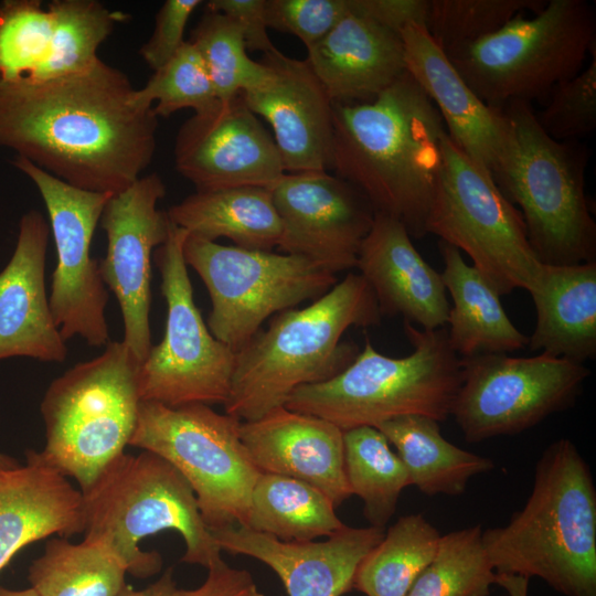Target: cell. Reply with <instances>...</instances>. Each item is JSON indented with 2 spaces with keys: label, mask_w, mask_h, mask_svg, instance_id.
I'll use <instances>...</instances> for the list:
<instances>
[{
  "label": "cell",
  "mask_w": 596,
  "mask_h": 596,
  "mask_svg": "<svg viewBox=\"0 0 596 596\" xmlns=\"http://www.w3.org/2000/svg\"><path fill=\"white\" fill-rule=\"evenodd\" d=\"M120 70L100 58L88 70L41 81H0V147L76 188L117 193L148 168L158 117L135 100Z\"/></svg>",
  "instance_id": "1"
},
{
  "label": "cell",
  "mask_w": 596,
  "mask_h": 596,
  "mask_svg": "<svg viewBox=\"0 0 596 596\" xmlns=\"http://www.w3.org/2000/svg\"><path fill=\"white\" fill-rule=\"evenodd\" d=\"M444 121L406 72L372 100L333 104L330 170L358 189L375 213L423 237L443 163Z\"/></svg>",
  "instance_id": "2"
},
{
  "label": "cell",
  "mask_w": 596,
  "mask_h": 596,
  "mask_svg": "<svg viewBox=\"0 0 596 596\" xmlns=\"http://www.w3.org/2000/svg\"><path fill=\"white\" fill-rule=\"evenodd\" d=\"M497 574L538 577L564 596H596V487L568 438L538 460L532 491L503 526L482 530Z\"/></svg>",
  "instance_id": "3"
},
{
  "label": "cell",
  "mask_w": 596,
  "mask_h": 596,
  "mask_svg": "<svg viewBox=\"0 0 596 596\" xmlns=\"http://www.w3.org/2000/svg\"><path fill=\"white\" fill-rule=\"evenodd\" d=\"M381 318L371 287L354 273L311 305L276 313L236 353L225 413L254 421L285 406L296 389L334 377L360 352L354 342L342 341L343 333L377 326Z\"/></svg>",
  "instance_id": "4"
},
{
  "label": "cell",
  "mask_w": 596,
  "mask_h": 596,
  "mask_svg": "<svg viewBox=\"0 0 596 596\" xmlns=\"http://www.w3.org/2000/svg\"><path fill=\"white\" fill-rule=\"evenodd\" d=\"M81 492L84 540L106 549L132 576L148 578L161 571L160 553L140 549L141 540L160 531L182 536L181 562L207 568L221 557L191 486L155 453L124 451Z\"/></svg>",
  "instance_id": "5"
},
{
  "label": "cell",
  "mask_w": 596,
  "mask_h": 596,
  "mask_svg": "<svg viewBox=\"0 0 596 596\" xmlns=\"http://www.w3.org/2000/svg\"><path fill=\"white\" fill-rule=\"evenodd\" d=\"M404 332L411 354L384 355L366 339L347 369L328 381L296 389L285 406L342 430L376 427L407 415L446 421L461 382L460 358L449 344L447 329L419 330L404 321Z\"/></svg>",
  "instance_id": "6"
},
{
  "label": "cell",
  "mask_w": 596,
  "mask_h": 596,
  "mask_svg": "<svg viewBox=\"0 0 596 596\" xmlns=\"http://www.w3.org/2000/svg\"><path fill=\"white\" fill-rule=\"evenodd\" d=\"M509 148L492 178L522 215L532 251L544 265L596 262V223L585 192L588 151L540 126L531 103L503 106Z\"/></svg>",
  "instance_id": "7"
},
{
  "label": "cell",
  "mask_w": 596,
  "mask_h": 596,
  "mask_svg": "<svg viewBox=\"0 0 596 596\" xmlns=\"http://www.w3.org/2000/svg\"><path fill=\"white\" fill-rule=\"evenodd\" d=\"M140 362L124 341L77 363L49 385L41 402V458L86 489L129 446L140 404Z\"/></svg>",
  "instance_id": "8"
},
{
  "label": "cell",
  "mask_w": 596,
  "mask_h": 596,
  "mask_svg": "<svg viewBox=\"0 0 596 596\" xmlns=\"http://www.w3.org/2000/svg\"><path fill=\"white\" fill-rule=\"evenodd\" d=\"M596 50V12L585 0H550L530 18L519 14L493 33L447 55L487 105L547 97L583 68Z\"/></svg>",
  "instance_id": "9"
},
{
  "label": "cell",
  "mask_w": 596,
  "mask_h": 596,
  "mask_svg": "<svg viewBox=\"0 0 596 596\" xmlns=\"http://www.w3.org/2000/svg\"><path fill=\"white\" fill-rule=\"evenodd\" d=\"M241 424L203 403L140 401L129 446L161 456L182 473L210 530L245 526L260 472L242 443Z\"/></svg>",
  "instance_id": "10"
},
{
  "label": "cell",
  "mask_w": 596,
  "mask_h": 596,
  "mask_svg": "<svg viewBox=\"0 0 596 596\" xmlns=\"http://www.w3.org/2000/svg\"><path fill=\"white\" fill-rule=\"evenodd\" d=\"M425 227L466 253L500 296L529 291L541 274L520 211L448 135Z\"/></svg>",
  "instance_id": "11"
},
{
  "label": "cell",
  "mask_w": 596,
  "mask_h": 596,
  "mask_svg": "<svg viewBox=\"0 0 596 596\" xmlns=\"http://www.w3.org/2000/svg\"><path fill=\"white\" fill-rule=\"evenodd\" d=\"M183 256L212 304L207 328L237 353L272 315L327 294L337 275L300 256L225 246L190 236Z\"/></svg>",
  "instance_id": "12"
},
{
  "label": "cell",
  "mask_w": 596,
  "mask_h": 596,
  "mask_svg": "<svg viewBox=\"0 0 596 596\" xmlns=\"http://www.w3.org/2000/svg\"><path fill=\"white\" fill-rule=\"evenodd\" d=\"M187 237L188 232L171 222L166 242L156 249L167 322L162 340L139 364V396L167 406L224 404L236 353L214 338L194 302L183 256Z\"/></svg>",
  "instance_id": "13"
},
{
  "label": "cell",
  "mask_w": 596,
  "mask_h": 596,
  "mask_svg": "<svg viewBox=\"0 0 596 596\" xmlns=\"http://www.w3.org/2000/svg\"><path fill=\"white\" fill-rule=\"evenodd\" d=\"M460 363L450 415L469 443L522 433L570 408L590 374L584 363L543 353L477 354Z\"/></svg>",
  "instance_id": "14"
},
{
  "label": "cell",
  "mask_w": 596,
  "mask_h": 596,
  "mask_svg": "<svg viewBox=\"0 0 596 596\" xmlns=\"http://www.w3.org/2000/svg\"><path fill=\"white\" fill-rule=\"evenodd\" d=\"M13 164L33 181L47 210L57 256L49 297L55 326L65 341L78 336L93 347L107 344L109 295L91 244L111 193L76 188L20 156Z\"/></svg>",
  "instance_id": "15"
},
{
  "label": "cell",
  "mask_w": 596,
  "mask_h": 596,
  "mask_svg": "<svg viewBox=\"0 0 596 596\" xmlns=\"http://www.w3.org/2000/svg\"><path fill=\"white\" fill-rule=\"evenodd\" d=\"M166 185L158 173L137 179L108 199L99 223L107 251L99 260L104 284L115 295L124 320V342L141 363L152 342L150 332L151 259L169 234L167 212L158 209Z\"/></svg>",
  "instance_id": "16"
},
{
  "label": "cell",
  "mask_w": 596,
  "mask_h": 596,
  "mask_svg": "<svg viewBox=\"0 0 596 596\" xmlns=\"http://www.w3.org/2000/svg\"><path fill=\"white\" fill-rule=\"evenodd\" d=\"M269 190L281 225V253L334 275L355 267L375 215L358 189L328 171H304L285 173Z\"/></svg>",
  "instance_id": "17"
},
{
  "label": "cell",
  "mask_w": 596,
  "mask_h": 596,
  "mask_svg": "<svg viewBox=\"0 0 596 596\" xmlns=\"http://www.w3.org/2000/svg\"><path fill=\"white\" fill-rule=\"evenodd\" d=\"M174 164L195 191L273 187L286 172L273 136L242 94L209 114L193 115L175 137Z\"/></svg>",
  "instance_id": "18"
},
{
  "label": "cell",
  "mask_w": 596,
  "mask_h": 596,
  "mask_svg": "<svg viewBox=\"0 0 596 596\" xmlns=\"http://www.w3.org/2000/svg\"><path fill=\"white\" fill-rule=\"evenodd\" d=\"M263 63L269 78L242 96L272 127L285 172L330 170L333 103L321 82L306 58L278 49L265 54Z\"/></svg>",
  "instance_id": "19"
},
{
  "label": "cell",
  "mask_w": 596,
  "mask_h": 596,
  "mask_svg": "<svg viewBox=\"0 0 596 596\" xmlns=\"http://www.w3.org/2000/svg\"><path fill=\"white\" fill-rule=\"evenodd\" d=\"M221 551L269 566L288 596H342L353 589L356 570L382 540L384 529L350 528L316 542H284L243 525L211 530Z\"/></svg>",
  "instance_id": "20"
},
{
  "label": "cell",
  "mask_w": 596,
  "mask_h": 596,
  "mask_svg": "<svg viewBox=\"0 0 596 596\" xmlns=\"http://www.w3.org/2000/svg\"><path fill=\"white\" fill-rule=\"evenodd\" d=\"M401 35L406 72L437 108L449 138L492 175L511 139L503 107L489 106L475 94L423 25L409 23Z\"/></svg>",
  "instance_id": "21"
},
{
  "label": "cell",
  "mask_w": 596,
  "mask_h": 596,
  "mask_svg": "<svg viewBox=\"0 0 596 596\" xmlns=\"http://www.w3.org/2000/svg\"><path fill=\"white\" fill-rule=\"evenodd\" d=\"M240 435L260 473L304 481L337 508L352 496L345 468L343 430L320 417L276 407L242 422Z\"/></svg>",
  "instance_id": "22"
},
{
  "label": "cell",
  "mask_w": 596,
  "mask_h": 596,
  "mask_svg": "<svg viewBox=\"0 0 596 596\" xmlns=\"http://www.w3.org/2000/svg\"><path fill=\"white\" fill-rule=\"evenodd\" d=\"M50 232L41 213L24 214L13 255L0 272V361L26 356L64 362L67 356L45 289Z\"/></svg>",
  "instance_id": "23"
},
{
  "label": "cell",
  "mask_w": 596,
  "mask_h": 596,
  "mask_svg": "<svg viewBox=\"0 0 596 596\" xmlns=\"http://www.w3.org/2000/svg\"><path fill=\"white\" fill-rule=\"evenodd\" d=\"M355 267L371 287L381 316L434 330L447 324L449 302L440 273L421 256L404 224L375 213Z\"/></svg>",
  "instance_id": "24"
},
{
  "label": "cell",
  "mask_w": 596,
  "mask_h": 596,
  "mask_svg": "<svg viewBox=\"0 0 596 596\" xmlns=\"http://www.w3.org/2000/svg\"><path fill=\"white\" fill-rule=\"evenodd\" d=\"M307 62L333 104L369 102L406 73L401 32L351 0L350 12L307 49Z\"/></svg>",
  "instance_id": "25"
},
{
  "label": "cell",
  "mask_w": 596,
  "mask_h": 596,
  "mask_svg": "<svg viewBox=\"0 0 596 596\" xmlns=\"http://www.w3.org/2000/svg\"><path fill=\"white\" fill-rule=\"evenodd\" d=\"M83 498L40 453L26 464L0 470V572L26 545L57 535L83 533Z\"/></svg>",
  "instance_id": "26"
},
{
  "label": "cell",
  "mask_w": 596,
  "mask_h": 596,
  "mask_svg": "<svg viewBox=\"0 0 596 596\" xmlns=\"http://www.w3.org/2000/svg\"><path fill=\"white\" fill-rule=\"evenodd\" d=\"M536 321L531 351L577 363L596 355V262L544 265L528 291Z\"/></svg>",
  "instance_id": "27"
},
{
  "label": "cell",
  "mask_w": 596,
  "mask_h": 596,
  "mask_svg": "<svg viewBox=\"0 0 596 596\" xmlns=\"http://www.w3.org/2000/svg\"><path fill=\"white\" fill-rule=\"evenodd\" d=\"M439 251L444 262L441 279L453 299L447 337L456 354L469 358L525 348L528 337L510 320L496 289L456 247L440 241Z\"/></svg>",
  "instance_id": "28"
},
{
  "label": "cell",
  "mask_w": 596,
  "mask_h": 596,
  "mask_svg": "<svg viewBox=\"0 0 596 596\" xmlns=\"http://www.w3.org/2000/svg\"><path fill=\"white\" fill-rule=\"evenodd\" d=\"M190 236L215 242L225 237L248 249L278 246L281 225L268 188L243 185L195 191L167 211Z\"/></svg>",
  "instance_id": "29"
},
{
  "label": "cell",
  "mask_w": 596,
  "mask_h": 596,
  "mask_svg": "<svg viewBox=\"0 0 596 596\" xmlns=\"http://www.w3.org/2000/svg\"><path fill=\"white\" fill-rule=\"evenodd\" d=\"M392 444L415 486L426 496H460L471 478L494 468L493 461L448 441L439 422L427 416L407 415L379 424Z\"/></svg>",
  "instance_id": "30"
},
{
  "label": "cell",
  "mask_w": 596,
  "mask_h": 596,
  "mask_svg": "<svg viewBox=\"0 0 596 596\" xmlns=\"http://www.w3.org/2000/svg\"><path fill=\"white\" fill-rule=\"evenodd\" d=\"M344 525L332 501L319 489L285 476H258L246 528L284 542H308L329 538Z\"/></svg>",
  "instance_id": "31"
},
{
  "label": "cell",
  "mask_w": 596,
  "mask_h": 596,
  "mask_svg": "<svg viewBox=\"0 0 596 596\" xmlns=\"http://www.w3.org/2000/svg\"><path fill=\"white\" fill-rule=\"evenodd\" d=\"M440 536L422 513L401 517L360 563L353 588L365 596H405L434 558Z\"/></svg>",
  "instance_id": "32"
},
{
  "label": "cell",
  "mask_w": 596,
  "mask_h": 596,
  "mask_svg": "<svg viewBox=\"0 0 596 596\" xmlns=\"http://www.w3.org/2000/svg\"><path fill=\"white\" fill-rule=\"evenodd\" d=\"M126 567L106 549L83 540L50 539L29 567L39 596H118L127 585Z\"/></svg>",
  "instance_id": "33"
},
{
  "label": "cell",
  "mask_w": 596,
  "mask_h": 596,
  "mask_svg": "<svg viewBox=\"0 0 596 596\" xmlns=\"http://www.w3.org/2000/svg\"><path fill=\"white\" fill-rule=\"evenodd\" d=\"M344 468L352 494L363 501L371 526L384 529L394 515L401 492L411 486L408 472L375 427L343 430Z\"/></svg>",
  "instance_id": "34"
},
{
  "label": "cell",
  "mask_w": 596,
  "mask_h": 596,
  "mask_svg": "<svg viewBox=\"0 0 596 596\" xmlns=\"http://www.w3.org/2000/svg\"><path fill=\"white\" fill-rule=\"evenodd\" d=\"M54 19L50 56L36 81L84 72L99 57L97 50L117 22L128 19L96 0H54L49 3Z\"/></svg>",
  "instance_id": "35"
},
{
  "label": "cell",
  "mask_w": 596,
  "mask_h": 596,
  "mask_svg": "<svg viewBox=\"0 0 596 596\" xmlns=\"http://www.w3.org/2000/svg\"><path fill=\"white\" fill-rule=\"evenodd\" d=\"M496 581L477 524L441 535L434 558L405 596H489Z\"/></svg>",
  "instance_id": "36"
},
{
  "label": "cell",
  "mask_w": 596,
  "mask_h": 596,
  "mask_svg": "<svg viewBox=\"0 0 596 596\" xmlns=\"http://www.w3.org/2000/svg\"><path fill=\"white\" fill-rule=\"evenodd\" d=\"M190 42L200 53L222 104L269 78V68L248 56L240 25L223 13L206 10Z\"/></svg>",
  "instance_id": "37"
},
{
  "label": "cell",
  "mask_w": 596,
  "mask_h": 596,
  "mask_svg": "<svg viewBox=\"0 0 596 596\" xmlns=\"http://www.w3.org/2000/svg\"><path fill=\"white\" fill-rule=\"evenodd\" d=\"M54 19L40 1L0 7V81H36L50 56Z\"/></svg>",
  "instance_id": "38"
},
{
  "label": "cell",
  "mask_w": 596,
  "mask_h": 596,
  "mask_svg": "<svg viewBox=\"0 0 596 596\" xmlns=\"http://www.w3.org/2000/svg\"><path fill=\"white\" fill-rule=\"evenodd\" d=\"M543 0H428L424 28L446 55L499 30Z\"/></svg>",
  "instance_id": "39"
},
{
  "label": "cell",
  "mask_w": 596,
  "mask_h": 596,
  "mask_svg": "<svg viewBox=\"0 0 596 596\" xmlns=\"http://www.w3.org/2000/svg\"><path fill=\"white\" fill-rule=\"evenodd\" d=\"M135 100L152 107L157 117L191 108L195 115L219 109L220 102L196 47L185 41L174 56L153 72L146 85L135 91Z\"/></svg>",
  "instance_id": "40"
},
{
  "label": "cell",
  "mask_w": 596,
  "mask_h": 596,
  "mask_svg": "<svg viewBox=\"0 0 596 596\" xmlns=\"http://www.w3.org/2000/svg\"><path fill=\"white\" fill-rule=\"evenodd\" d=\"M547 105L535 111L542 129L558 141H578L596 128V50L588 65L556 84Z\"/></svg>",
  "instance_id": "41"
},
{
  "label": "cell",
  "mask_w": 596,
  "mask_h": 596,
  "mask_svg": "<svg viewBox=\"0 0 596 596\" xmlns=\"http://www.w3.org/2000/svg\"><path fill=\"white\" fill-rule=\"evenodd\" d=\"M351 10V0H266L268 29L297 36L309 49Z\"/></svg>",
  "instance_id": "42"
},
{
  "label": "cell",
  "mask_w": 596,
  "mask_h": 596,
  "mask_svg": "<svg viewBox=\"0 0 596 596\" xmlns=\"http://www.w3.org/2000/svg\"><path fill=\"white\" fill-rule=\"evenodd\" d=\"M201 0H167L156 14L151 36L140 47V55L150 68L162 67L184 44L185 26Z\"/></svg>",
  "instance_id": "43"
},
{
  "label": "cell",
  "mask_w": 596,
  "mask_h": 596,
  "mask_svg": "<svg viewBox=\"0 0 596 596\" xmlns=\"http://www.w3.org/2000/svg\"><path fill=\"white\" fill-rule=\"evenodd\" d=\"M265 1L210 0L205 7L206 10L223 13L235 21L242 29L246 49L265 55L277 49L267 33Z\"/></svg>",
  "instance_id": "44"
},
{
  "label": "cell",
  "mask_w": 596,
  "mask_h": 596,
  "mask_svg": "<svg viewBox=\"0 0 596 596\" xmlns=\"http://www.w3.org/2000/svg\"><path fill=\"white\" fill-rule=\"evenodd\" d=\"M204 583L194 589H179L178 596H246L256 587L245 570L231 567L222 557L207 567Z\"/></svg>",
  "instance_id": "45"
},
{
  "label": "cell",
  "mask_w": 596,
  "mask_h": 596,
  "mask_svg": "<svg viewBox=\"0 0 596 596\" xmlns=\"http://www.w3.org/2000/svg\"><path fill=\"white\" fill-rule=\"evenodd\" d=\"M428 0H355L359 10L401 32L407 24L424 26Z\"/></svg>",
  "instance_id": "46"
},
{
  "label": "cell",
  "mask_w": 596,
  "mask_h": 596,
  "mask_svg": "<svg viewBox=\"0 0 596 596\" xmlns=\"http://www.w3.org/2000/svg\"><path fill=\"white\" fill-rule=\"evenodd\" d=\"M179 588L174 579L173 567H168L163 574L152 584L135 589L126 585L118 596H178Z\"/></svg>",
  "instance_id": "47"
},
{
  "label": "cell",
  "mask_w": 596,
  "mask_h": 596,
  "mask_svg": "<svg viewBox=\"0 0 596 596\" xmlns=\"http://www.w3.org/2000/svg\"><path fill=\"white\" fill-rule=\"evenodd\" d=\"M529 578L512 575L497 574L496 584L502 587L509 596H529Z\"/></svg>",
  "instance_id": "48"
},
{
  "label": "cell",
  "mask_w": 596,
  "mask_h": 596,
  "mask_svg": "<svg viewBox=\"0 0 596 596\" xmlns=\"http://www.w3.org/2000/svg\"><path fill=\"white\" fill-rule=\"evenodd\" d=\"M0 596H39L35 590L30 587L25 589H8L4 587H0Z\"/></svg>",
  "instance_id": "49"
},
{
  "label": "cell",
  "mask_w": 596,
  "mask_h": 596,
  "mask_svg": "<svg viewBox=\"0 0 596 596\" xmlns=\"http://www.w3.org/2000/svg\"><path fill=\"white\" fill-rule=\"evenodd\" d=\"M19 466V462L7 455L0 453V470L11 469Z\"/></svg>",
  "instance_id": "50"
},
{
  "label": "cell",
  "mask_w": 596,
  "mask_h": 596,
  "mask_svg": "<svg viewBox=\"0 0 596 596\" xmlns=\"http://www.w3.org/2000/svg\"><path fill=\"white\" fill-rule=\"evenodd\" d=\"M246 596H265L264 594H262L257 587L253 588Z\"/></svg>",
  "instance_id": "51"
}]
</instances>
